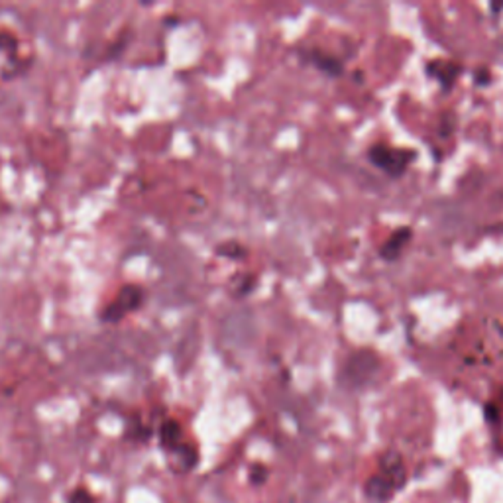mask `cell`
Masks as SVG:
<instances>
[{
  "label": "cell",
  "instance_id": "6da1fadb",
  "mask_svg": "<svg viewBox=\"0 0 503 503\" xmlns=\"http://www.w3.org/2000/svg\"><path fill=\"white\" fill-rule=\"evenodd\" d=\"M368 162L383 171L385 175L391 179H400L405 175V171L417 159L415 149H403V148H393L388 144L376 142L368 148Z\"/></svg>",
  "mask_w": 503,
  "mask_h": 503
},
{
  "label": "cell",
  "instance_id": "52a82bcc",
  "mask_svg": "<svg viewBox=\"0 0 503 503\" xmlns=\"http://www.w3.org/2000/svg\"><path fill=\"white\" fill-rule=\"evenodd\" d=\"M413 240V229L411 227H400L398 230H393L390 234V238L382 244V248L378 250V256L383 262H393L398 260L403 254L405 246Z\"/></svg>",
  "mask_w": 503,
  "mask_h": 503
},
{
  "label": "cell",
  "instance_id": "9a60e30c",
  "mask_svg": "<svg viewBox=\"0 0 503 503\" xmlns=\"http://www.w3.org/2000/svg\"><path fill=\"white\" fill-rule=\"evenodd\" d=\"M267 468L265 466H262V464H256V466H252V470H250V480H252V484L254 486H260V484H264V481L267 480Z\"/></svg>",
  "mask_w": 503,
  "mask_h": 503
},
{
  "label": "cell",
  "instance_id": "8992f818",
  "mask_svg": "<svg viewBox=\"0 0 503 503\" xmlns=\"http://www.w3.org/2000/svg\"><path fill=\"white\" fill-rule=\"evenodd\" d=\"M299 58H301V61L307 63V66H313L320 73L328 75V77H342V75H345V63H342V59L319 48L299 49Z\"/></svg>",
  "mask_w": 503,
  "mask_h": 503
},
{
  "label": "cell",
  "instance_id": "4fadbf2b",
  "mask_svg": "<svg viewBox=\"0 0 503 503\" xmlns=\"http://www.w3.org/2000/svg\"><path fill=\"white\" fill-rule=\"evenodd\" d=\"M171 454H177L179 463L184 464V470H191L193 466L197 464V458H199L195 448L189 446V445H179L175 451H171Z\"/></svg>",
  "mask_w": 503,
  "mask_h": 503
},
{
  "label": "cell",
  "instance_id": "8fae6325",
  "mask_svg": "<svg viewBox=\"0 0 503 503\" xmlns=\"http://www.w3.org/2000/svg\"><path fill=\"white\" fill-rule=\"evenodd\" d=\"M215 254L220 256V258H229V260H244L248 250H246L238 240H227L217 246Z\"/></svg>",
  "mask_w": 503,
  "mask_h": 503
},
{
  "label": "cell",
  "instance_id": "277c9868",
  "mask_svg": "<svg viewBox=\"0 0 503 503\" xmlns=\"http://www.w3.org/2000/svg\"><path fill=\"white\" fill-rule=\"evenodd\" d=\"M425 73H427V77H431L441 85L443 93H448V91H453L456 81L460 79V75L464 73V67H463V63L453 61V59H431L425 66Z\"/></svg>",
  "mask_w": 503,
  "mask_h": 503
},
{
  "label": "cell",
  "instance_id": "9c48e42d",
  "mask_svg": "<svg viewBox=\"0 0 503 503\" xmlns=\"http://www.w3.org/2000/svg\"><path fill=\"white\" fill-rule=\"evenodd\" d=\"M181 435H184L181 433V425L174 419H167L159 427V441H162V446L167 453L175 451L179 445H184L181 443Z\"/></svg>",
  "mask_w": 503,
  "mask_h": 503
},
{
  "label": "cell",
  "instance_id": "ba28073f",
  "mask_svg": "<svg viewBox=\"0 0 503 503\" xmlns=\"http://www.w3.org/2000/svg\"><path fill=\"white\" fill-rule=\"evenodd\" d=\"M395 494H398L395 488L378 472L370 476L366 480V484H364V496H366V499H370L372 503H388Z\"/></svg>",
  "mask_w": 503,
  "mask_h": 503
},
{
  "label": "cell",
  "instance_id": "d6986e66",
  "mask_svg": "<svg viewBox=\"0 0 503 503\" xmlns=\"http://www.w3.org/2000/svg\"><path fill=\"white\" fill-rule=\"evenodd\" d=\"M490 10H491V16L498 18L499 13H503V4H496V3H491L490 4Z\"/></svg>",
  "mask_w": 503,
  "mask_h": 503
},
{
  "label": "cell",
  "instance_id": "30bf717a",
  "mask_svg": "<svg viewBox=\"0 0 503 503\" xmlns=\"http://www.w3.org/2000/svg\"><path fill=\"white\" fill-rule=\"evenodd\" d=\"M230 293L234 299H244L248 297L256 285H258V277L254 274H240V275H234L232 282H230Z\"/></svg>",
  "mask_w": 503,
  "mask_h": 503
},
{
  "label": "cell",
  "instance_id": "3957f363",
  "mask_svg": "<svg viewBox=\"0 0 503 503\" xmlns=\"http://www.w3.org/2000/svg\"><path fill=\"white\" fill-rule=\"evenodd\" d=\"M376 368L378 358L370 350H360L355 356L348 358L345 372H342V380H346V385H350V388H360L373 376Z\"/></svg>",
  "mask_w": 503,
  "mask_h": 503
},
{
  "label": "cell",
  "instance_id": "7c38bea8",
  "mask_svg": "<svg viewBox=\"0 0 503 503\" xmlns=\"http://www.w3.org/2000/svg\"><path fill=\"white\" fill-rule=\"evenodd\" d=\"M0 56H6L10 63H16L18 56V40L10 31L0 30Z\"/></svg>",
  "mask_w": 503,
  "mask_h": 503
},
{
  "label": "cell",
  "instance_id": "5bb4252c",
  "mask_svg": "<svg viewBox=\"0 0 503 503\" xmlns=\"http://www.w3.org/2000/svg\"><path fill=\"white\" fill-rule=\"evenodd\" d=\"M456 114L453 112H443L441 114V124H438V132H441V136H451L454 130H456Z\"/></svg>",
  "mask_w": 503,
  "mask_h": 503
},
{
  "label": "cell",
  "instance_id": "2e32d148",
  "mask_svg": "<svg viewBox=\"0 0 503 503\" xmlns=\"http://www.w3.org/2000/svg\"><path fill=\"white\" fill-rule=\"evenodd\" d=\"M474 83L478 85V87H488V85L491 83V73L488 67H478L474 71Z\"/></svg>",
  "mask_w": 503,
  "mask_h": 503
},
{
  "label": "cell",
  "instance_id": "ac0fdd59",
  "mask_svg": "<svg viewBox=\"0 0 503 503\" xmlns=\"http://www.w3.org/2000/svg\"><path fill=\"white\" fill-rule=\"evenodd\" d=\"M484 417H486V421L488 423H498V419H499V415H498V408L494 403H486L484 405Z\"/></svg>",
  "mask_w": 503,
  "mask_h": 503
},
{
  "label": "cell",
  "instance_id": "7a4b0ae2",
  "mask_svg": "<svg viewBox=\"0 0 503 503\" xmlns=\"http://www.w3.org/2000/svg\"><path fill=\"white\" fill-rule=\"evenodd\" d=\"M146 301V292L136 283H126L121 287V292L116 293V297L112 301L106 305L99 319L106 325H114L121 323L124 317H128L130 313H136Z\"/></svg>",
  "mask_w": 503,
  "mask_h": 503
},
{
  "label": "cell",
  "instance_id": "5b68a950",
  "mask_svg": "<svg viewBox=\"0 0 503 503\" xmlns=\"http://www.w3.org/2000/svg\"><path fill=\"white\" fill-rule=\"evenodd\" d=\"M378 474L383 476L395 491H401L408 486V468L403 464V458L398 451H385L378 460Z\"/></svg>",
  "mask_w": 503,
  "mask_h": 503
},
{
  "label": "cell",
  "instance_id": "e0dca14e",
  "mask_svg": "<svg viewBox=\"0 0 503 503\" xmlns=\"http://www.w3.org/2000/svg\"><path fill=\"white\" fill-rule=\"evenodd\" d=\"M69 503H93V498H91L89 491L75 490L73 494L69 496Z\"/></svg>",
  "mask_w": 503,
  "mask_h": 503
}]
</instances>
